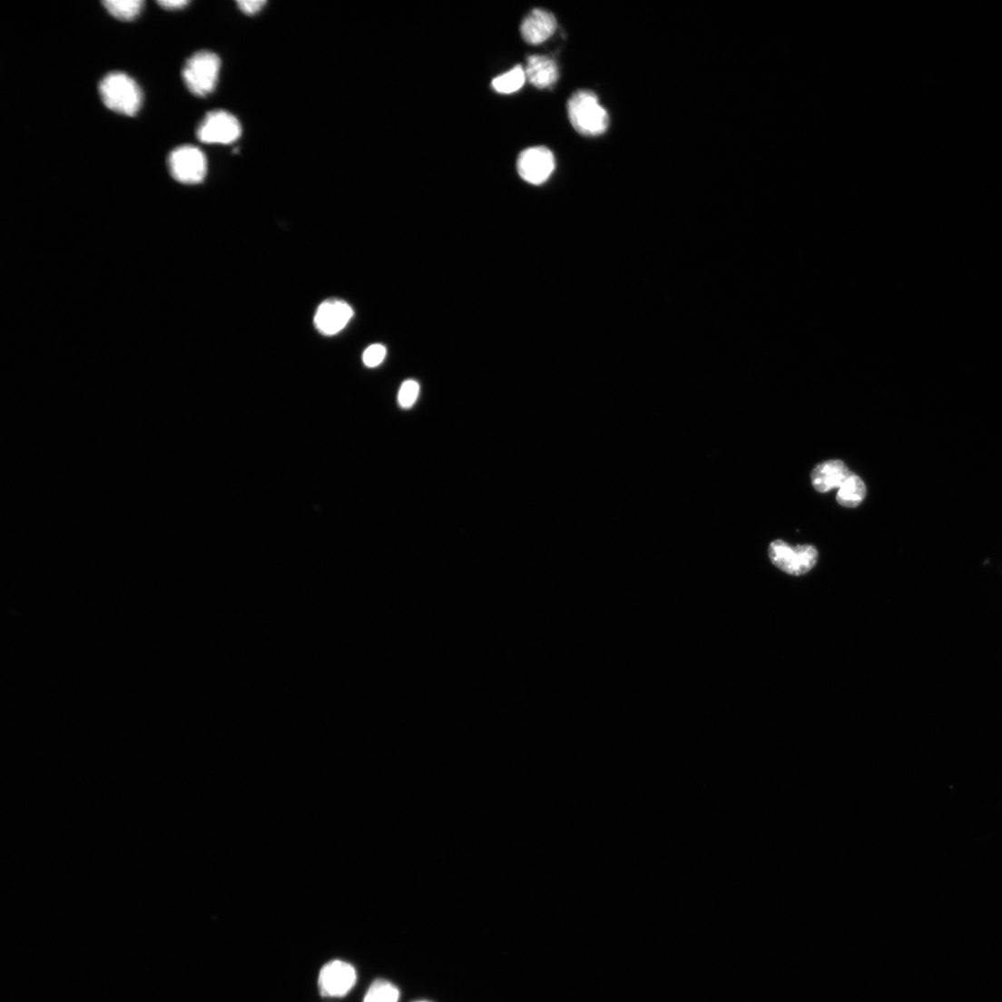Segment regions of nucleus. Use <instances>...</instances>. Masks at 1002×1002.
<instances>
[{
	"label": "nucleus",
	"instance_id": "nucleus-21",
	"mask_svg": "<svg viewBox=\"0 0 1002 1002\" xmlns=\"http://www.w3.org/2000/svg\"><path fill=\"white\" fill-rule=\"evenodd\" d=\"M413 1002H428V1001L419 1000V1001H413Z\"/></svg>",
	"mask_w": 1002,
	"mask_h": 1002
},
{
	"label": "nucleus",
	"instance_id": "nucleus-19",
	"mask_svg": "<svg viewBox=\"0 0 1002 1002\" xmlns=\"http://www.w3.org/2000/svg\"><path fill=\"white\" fill-rule=\"evenodd\" d=\"M266 5L265 0H241L237 3L239 9L247 15H257Z\"/></svg>",
	"mask_w": 1002,
	"mask_h": 1002
},
{
	"label": "nucleus",
	"instance_id": "nucleus-14",
	"mask_svg": "<svg viewBox=\"0 0 1002 1002\" xmlns=\"http://www.w3.org/2000/svg\"><path fill=\"white\" fill-rule=\"evenodd\" d=\"M526 81V70L516 65L509 72L492 80V88L500 94H511L518 92Z\"/></svg>",
	"mask_w": 1002,
	"mask_h": 1002
},
{
	"label": "nucleus",
	"instance_id": "nucleus-13",
	"mask_svg": "<svg viewBox=\"0 0 1002 1002\" xmlns=\"http://www.w3.org/2000/svg\"><path fill=\"white\" fill-rule=\"evenodd\" d=\"M866 494L867 488L862 479L851 473L839 488L838 503L843 507L856 508L862 503Z\"/></svg>",
	"mask_w": 1002,
	"mask_h": 1002
},
{
	"label": "nucleus",
	"instance_id": "nucleus-7",
	"mask_svg": "<svg viewBox=\"0 0 1002 1002\" xmlns=\"http://www.w3.org/2000/svg\"><path fill=\"white\" fill-rule=\"evenodd\" d=\"M555 158L553 152L543 146L532 147L523 151L517 160V172L520 177L532 185L546 182L555 170Z\"/></svg>",
	"mask_w": 1002,
	"mask_h": 1002
},
{
	"label": "nucleus",
	"instance_id": "nucleus-11",
	"mask_svg": "<svg viewBox=\"0 0 1002 1002\" xmlns=\"http://www.w3.org/2000/svg\"><path fill=\"white\" fill-rule=\"evenodd\" d=\"M851 473L840 459H830L814 468L811 482L818 492L826 493L840 488Z\"/></svg>",
	"mask_w": 1002,
	"mask_h": 1002
},
{
	"label": "nucleus",
	"instance_id": "nucleus-5",
	"mask_svg": "<svg viewBox=\"0 0 1002 1002\" xmlns=\"http://www.w3.org/2000/svg\"><path fill=\"white\" fill-rule=\"evenodd\" d=\"M172 176L178 182L187 185L201 183L207 174V160L204 153L192 145L176 148L169 156Z\"/></svg>",
	"mask_w": 1002,
	"mask_h": 1002
},
{
	"label": "nucleus",
	"instance_id": "nucleus-9",
	"mask_svg": "<svg viewBox=\"0 0 1002 1002\" xmlns=\"http://www.w3.org/2000/svg\"><path fill=\"white\" fill-rule=\"evenodd\" d=\"M353 315L354 311L347 302L330 300L318 308L314 324L324 336H336L347 327Z\"/></svg>",
	"mask_w": 1002,
	"mask_h": 1002
},
{
	"label": "nucleus",
	"instance_id": "nucleus-15",
	"mask_svg": "<svg viewBox=\"0 0 1002 1002\" xmlns=\"http://www.w3.org/2000/svg\"><path fill=\"white\" fill-rule=\"evenodd\" d=\"M103 4L111 15L121 21H133L144 5L142 0H107Z\"/></svg>",
	"mask_w": 1002,
	"mask_h": 1002
},
{
	"label": "nucleus",
	"instance_id": "nucleus-18",
	"mask_svg": "<svg viewBox=\"0 0 1002 1002\" xmlns=\"http://www.w3.org/2000/svg\"><path fill=\"white\" fill-rule=\"evenodd\" d=\"M386 356L387 349L380 344H375L365 350L362 359L367 367L375 368L385 360Z\"/></svg>",
	"mask_w": 1002,
	"mask_h": 1002
},
{
	"label": "nucleus",
	"instance_id": "nucleus-16",
	"mask_svg": "<svg viewBox=\"0 0 1002 1002\" xmlns=\"http://www.w3.org/2000/svg\"><path fill=\"white\" fill-rule=\"evenodd\" d=\"M399 990L392 983L378 979L368 987L363 1002H398Z\"/></svg>",
	"mask_w": 1002,
	"mask_h": 1002
},
{
	"label": "nucleus",
	"instance_id": "nucleus-4",
	"mask_svg": "<svg viewBox=\"0 0 1002 1002\" xmlns=\"http://www.w3.org/2000/svg\"><path fill=\"white\" fill-rule=\"evenodd\" d=\"M769 556L771 563L780 570L800 576L815 567L819 554L812 545L791 547L785 541L778 539L771 543Z\"/></svg>",
	"mask_w": 1002,
	"mask_h": 1002
},
{
	"label": "nucleus",
	"instance_id": "nucleus-2",
	"mask_svg": "<svg viewBox=\"0 0 1002 1002\" xmlns=\"http://www.w3.org/2000/svg\"><path fill=\"white\" fill-rule=\"evenodd\" d=\"M100 96L113 112L135 116L142 104V93L137 82L123 72H111L100 82Z\"/></svg>",
	"mask_w": 1002,
	"mask_h": 1002
},
{
	"label": "nucleus",
	"instance_id": "nucleus-3",
	"mask_svg": "<svg viewBox=\"0 0 1002 1002\" xmlns=\"http://www.w3.org/2000/svg\"><path fill=\"white\" fill-rule=\"evenodd\" d=\"M221 67L220 57L209 51H201L191 56L182 70V77L188 90L195 96L205 97L217 87Z\"/></svg>",
	"mask_w": 1002,
	"mask_h": 1002
},
{
	"label": "nucleus",
	"instance_id": "nucleus-6",
	"mask_svg": "<svg viewBox=\"0 0 1002 1002\" xmlns=\"http://www.w3.org/2000/svg\"><path fill=\"white\" fill-rule=\"evenodd\" d=\"M241 135V125L231 113L217 110L208 113L197 130V138L205 144L229 145Z\"/></svg>",
	"mask_w": 1002,
	"mask_h": 1002
},
{
	"label": "nucleus",
	"instance_id": "nucleus-10",
	"mask_svg": "<svg viewBox=\"0 0 1002 1002\" xmlns=\"http://www.w3.org/2000/svg\"><path fill=\"white\" fill-rule=\"evenodd\" d=\"M557 29L555 16L548 11L535 9L529 13L521 25V34L526 44L539 45L545 44Z\"/></svg>",
	"mask_w": 1002,
	"mask_h": 1002
},
{
	"label": "nucleus",
	"instance_id": "nucleus-1",
	"mask_svg": "<svg viewBox=\"0 0 1002 1002\" xmlns=\"http://www.w3.org/2000/svg\"><path fill=\"white\" fill-rule=\"evenodd\" d=\"M567 113L573 128L583 136H601L609 128V113L592 91L575 93L567 103Z\"/></svg>",
	"mask_w": 1002,
	"mask_h": 1002
},
{
	"label": "nucleus",
	"instance_id": "nucleus-17",
	"mask_svg": "<svg viewBox=\"0 0 1002 1002\" xmlns=\"http://www.w3.org/2000/svg\"><path fill=\"white\" fill-rule=\"evenodd\" d=\"M420 386L416 381L408 380L403 383L398 392V403L403 408H410L419 397Z\"/></svg>",
	"mask_w": 1002,
	"mask_h": 1002
},
{
	"label": "nucleus",
	"instance_id": "nucleus-20",
	"mask_svg": "<svg viewBox=\"0 0 1002 1002\" xmlns=\"http://www.w3.org/2000/svg\"><path fill=\"white\" fill-rule=\"evenodd\" d=\"M158 5L165 10H179L189 5L185 0H169V2H158Z\"/></svg>",
	"mask_w": 1002,
	"mask_h": 1002
},
{
	"label": "nucleus",
	"instance_id": "nucleus-8",
	"mask_svg": "<svg viewBox=\"0 0 1002 1002\" xmlns=\"http://www.w3.org/2000/svg\"><path fill=\"white\" fill-rule=\"evenodd\" d=\"M357 971L344 960H331L320 970L318 987L327 997H341L348 995L357 983Z\"/></svg>",
	"mask_w": 1002,
	"mask_h": 1002
},
{
	"label": "nucleus",
	"instance_id": "nucleus-12",
	"mask_svg": "<svg viewBox=\"0 0 1002 1002\" xmlns=\"http://www.w3.org/2000/svg\"><path fill=\"white\" fill-rule=\"evenodd\" d=\"M525 70L526 80L531 85L539 90L553 87L559 79L558 64L548 56L532 55L528 57Z\"/></svg>",
	"mask_w": 1002,
	"mask_h": 1002
}]
</instances>
